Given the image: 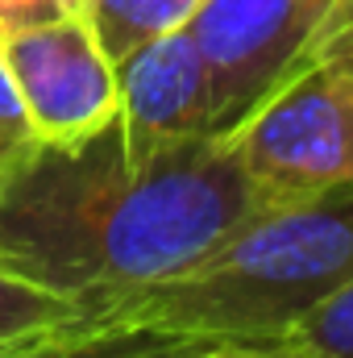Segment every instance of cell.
<instances>
[{
    "mask_svg": "<svg viewBox=\"0 0 353 358\" xmlns=\"http://www.w3.org/2000/svg\"><path fill=\"white\" fill-rule=\"evenodd\" d=\"M353 275V192L266 208L195 263L80 304L91 317L208 346L291 338Z\"/></svg>",
    "mask_w": 353,
    "mask_h": 358,
    "instance_id": "7a4b0ae2",
    "label": "cell"
},
{
    "mask_svg": "<svg viewBox=\"0 0 353 358\" xmlns=\"http://www.w3.org/2000/svg\"><path fill=\"white\" fill-rule=\"evenodd\" d=\"M333 0H204L191 34L216 88V138L241 121L303 55Z\"/></svg>",
    "mask_w": 353,
    "mask_h": 358,
    "instance_id": "5b68a950",
    "label": "cell"
},
{
    "mask_svg": "<svg viewBox=\"0 0 353 358\" xmlns=\"http://www.w3.org/2000/svg\"><path fill=\"white\" fill-rule=\"evenodd\" d=\"M121 146L133 167L154 163L195 138H216V88L191 25H175L117 63Z\"/></svg>",
    "mask_w": 353,
    "mask_h": 358,
    "instance_id": "8992f818",
    "label": "cell"
},
{
    "mask_svg": "<svg viewBox=\"0 0 353 358\" xmlns=\"http://www.w3.org/2000/svg\"><path fill=\"white\" fill-rule=\"evenodd\" d=\"M33 146H38V138H33V125L25 117L21 92H17L4 59H0V179L8 176Z\"/></svg>",
    "mask_w": 353,
    "mask_h": 358,
    "instance_id": "8fae6325",
    "label": "cell"
},
{
    "mask_svg": "<svg viewBox=\"0 0 353 358\" xmlns=\"http://www.w3.org/2000/svg\"><path fill=\"white\" fill-rule=\"evenodd\" d=\"M308 55H333V59L353 63V0H333V8L324 13V21L316 25L299 59Z\"/></svg>",
    "mask_w": 353,
    "mask_h": 358,
    "instance_id": "7c38bea8",
    "label": "cell"
},
{
    "mask_svg": "<svg viewBox=\"0 0 353 358\" xmlns=\"http://www.w3.org/2000/svg\"><path fill=\"white\" fill-rule=\"evenodd\" d=\"M316 358H353V275L291 334Z\"/></svg>",
    "mask_w": 353,
    "mask_h": 358,
    "instance_id": "30bf717a",
    "label": "cell"
},
{
    "mask_svg": "<svg viewBox=\"0 0 353 358\" xmlns=\"http://www.w3.org/2000/svg\"><path fill=\"white\" fill-rule=\"evenodd\" d=\"M80 304H71L67 296L17 275V271L0 267V346L33 334V329H46L63 317H71Z\"/></svg>",
    "mask_w": 353,
    "mask_h": 358,
    "instance_id": "9c48e42d",
    "label": "cell"
},
{
    "mask_svg": "<svg viewBox=\"0 0 353 358\" xmlns=\"http://www.w3.org/2000/svg\"><path fill=\"white\" fill-rule=\"evenodd\" d=\"M212 358H316L308 346H299L295 338H278V342H246V346H216Z\"/></svg>",
    "mask_w": 353,
    "mask_h": 358,
    "instance_id": "4fadbf2b",
    "label": "cell"
},
{
    "mask_svg": "<svg viewBox=\"0 0 353 358\" xmlns=\"http://www.w3.org/2000/svg\"><path fill=\"white\" fill-rule=\"evenodd\" d=\"M216 346L175 338V334H154L137 325H117L104 317H91L75 308L71 317L33 329L8 346H0V358H212Z\"/></svg>",
    "mask_w": 353,
    "mask_h": 358,
    "instance_id": "52a82bcc",
    "label": "cell"
},
{
    "mask_svg": "<svg viewBox=\"0 0 353 358\" xmlns=\"http://www.w3.org/2000/svg\"><path fill=\"white\" fill-rule=\"evenodd\" d=\"M270 204L220 138L133 167L121 129L33 146L0 179V267L91 304L195 263Z\"/></svg>",
    "mask_w": 353,
    "mask_h": 358,
    "instance_id": "6da1fadb",
    "label": "cell"
},
{
    "mask_svg": "<svg viewBox=\"0 0 353 358\" xmlns=\"http://www.w3.org/2000/svg\"><path fill=\"white\" fill-rule=\"evenodd\" d=\"M0 59L21 92L38 146H84L117 125V63L100 46L88 8L0 25Z\"/></svg>",
    "mask_w": 353,
    "mask_h": 358,
    "instance_id": "277c9868",
    "label": "cell"
},
{
    "mask_svg": "<svg viewBox=\"0 0 353 358\" xmlns=\"http://www.w3.org/2000/svg\"><path fill=\"white\" fill-rule=\"evenodd\" d=\"M63 8H88V0H0V25L29 21V17H50Z\"/></svg>",
    "mask_w": 353,
    "mask_h": 358,
    "instance_id": "5bb4252c",
    "label": "cell"
},
{
    "mask_svg": "<svg viewBox=\"0 0 353 358\" xmlns=\"http://www.w3.org/2000/svg\"><path fill=\"white\" fill-rule=\"evenodd\" d=\"M220 142L270 208L353 192V63L299 59Z\"/></svg>",
    "mask_w": 353,
    "mask_h": 358,
    "instance_id": "3957f363",
    "label": "cell"
},
{
    "mask_svg": "<svg viewBox=\"0 0 353 358\" xmlns=\"http://www.w3.org/2000/svg\"><path fill=\"white\" fill-rule=\"evenodd\" d=\"M200 4L204 0H88V17L108 59L121 63L150 38L187 25Z\"/></svg>",
    "mask_w": 353,
    "mask_h": 358,
    "instance_id": "ba28073f",
    "label": "cell"
}]
</instances>
